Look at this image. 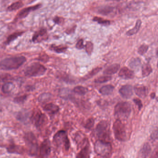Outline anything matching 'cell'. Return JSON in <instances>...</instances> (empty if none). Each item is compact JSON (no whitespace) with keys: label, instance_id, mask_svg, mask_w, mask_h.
<instances>
[{"label":"cell","instance_id":"45","mask_svg":"<svg viewBox=\"0 0 158 158\" xmlns=\"http://www.w3.org/2000/svg\"><path fill=\"white\" fill-rule=\"evenodd\" d=\"M157 56H158V48L157 49Z\"/></svg>","mask_w":158,"mask_h":158},{"label":"cell","instance_id":"24","mask_svg":"<svg viewBox=\"0 0 158 158\" xmlns=\"http://www.w3.org/2000/svg\"><path fill=\"white\" fill-rule=\"evenodd\" d=\"M15 88V85L12 82L5 83L3 85L2 87V92L4 94H9L13 91Z\"/></svg>","mask_w":158,"mask_h":158},{"label":"cell","instance_id":"35","mask_svg":"<svg viewBox=\"0 0 158 158\" xmlns=\"http://www.w3.org/2000/svg\"><path fill=\"white\" fill-rule=\"evenodd\" d=\"M27 95L19 96L16 97L14 98V101L17 104H21L25 102V100L27 99Z\"/></svg>","mask_w":158,"mask_h":158},{"label":"cell","instance_id":"33","mask_svg":"<svg viewBox=\"0 0 158 158\" xmlns=\"http://www.w3.org/2000/svg\"><path fill=\"white\" fill-rule=\"evenodd\" d=\"M101 69H101V68H97L93 69L90 73H88L87 75H86V76L84 78V79L86 80L90 78H92V77H94L96 74L98 73V72L101 70Z\"/></svg>","mask_w":158,"mask_h":158},{"label":"cell","instance_id":"41","mask_svg":"<svg viewBox=\"0 0 158 158\" xmlns=\"http://www.w3.org/2000/svg\"><path fill=\"white\" fill-rule=\"evenodd\" d=\"M134 102L138 106L139 109L141 110L142 107H143V104H142L141 100L138 98H135V99H134Z\"/></svg>","mask_w":158,"mask_h":158},{"label":"cell","instance_id":"30","mask_svg":"<svg viewBox=\"0 0 158 158\" xmlns=\"http://www.w3.org/2000/svg\"><path fill=\"white\" fill-rule=\"evenodd\" d=\"M93 20L103 26H109L110 24V20L104 19L102 18L99 17H94L93 19Z\"/></svg>","mask_w":158,"mask_h":158},{"label":"cell","instance_id":"8","mask_svg":"<svg viewBox=\"0 0 158 158\" xmlns=\"http://www.w3.org/2000/svg\"><path fill=\"white\" fill-rule=\"evenodd\" d=\"M113 132L115 138L118 141L124 142L127 139L125 126L120 120L117 119L113 123Z\"/></svg>","mask_w":158,"mask_h":158},{"label":"cell","instance_id":"9","mask_svg":"<svg viewBox=\"0 0 158 158\" xmlns=\"http://www.w3.org/2000/svg\"><path fill=\"white\" fill-rule=\"evenodd\" d=\"M31 120L38 129L42 128L47 121V118L40 110H34L31 117Z\"/></svg>","mask_w":158,"mask_h":158},{"label":"cell","instance_id":"12","mask_svg":"<svg viewBox=\"0 0 158 158\" xmlns=\"http://www.w3.org/2000/svg\"><path fill=\"white\" fill-rule=\"evenodd\" d=\"M41 6V4H37L33 6H29L26 7L21 10L19 13L18 14L16 18L17 19H21L26 17L30 13L33 11L39 9Z\"/></svg>","mask_w":158,"mask_h":158},{"label":"cell","instance_id":"46","mask_svg":"<svg viewBox=\"0 0 158 158\" xmlns=\"http://www.w3.org/2000/svg\"><path fill=\"white\" fill-rule=\"evenodd\" d=\"M156 100H157V101H158V97L157 98Z\"/></svg>","mask_w":158,"mask_h":158},{"label":"cell","instance_id":"37","mask_svg":"<svg viewBox=\"0 0 158 158\" xmlns=\"http://www.w3.org/2000/svg\"><path fill=\"white\" fill-rule=\"evenodd\" d=\"M148 49V45H145V44L142 45V46L139 47V49H138V53L141 55H143L147 52Z\"/></svg>","mask_w":158,"mask_h":158},{"label":"cell","instance_id":"22","mask_svg":"<svg viewBox=\"0 0 158 158\" xmlns=\"http://www.w3.org/2000/svg\"><path fill=\"white\" fill-rule=\"evenodd\" d=\"M141 25H142V21L140 19H138L136 21V24H135V26L133 28L130 30L126 32V35L128 36H132V35H134L136 34V33L138 32L140 30V27H141Z\"/></svg>","mask_w":158,"mask_h":158},{"label":"cell","instance_id":"27","mask_svg":"<svg viewBox=\"0 0 158 158\" xmlns=\"http://www.w3.org/2000/svg\"><path fill=\"white\" fill-rule=\"evenodd\" d=\"M23 33H24V32L20 31V32H15V33L11 34V35L8 36V38L6 39V44H9L10 43L12 42V41L16 40L17 38L21 36Z\"/></svg>","mask_w":158,"mask_h":158},{"label":"cell","instance_id":"40","mask_svg":"<svg viewBox=\"0 0 158 158\" xmlns=\"http://www.w3.org/2000/svg\"><path fill=\"white\" fill-rule=\"evenodd\" d=\"M83 40L82 39L79 40L76 44V47L78 49H82L84 48Z\"/></svg>","mask_w":158,"mask_h":158},{"label":"cell","instance_id":"23","mask_svg":"<svg viewBox=\"0 0 158 158\" xmlns=\"http://www.w3.org/2000/svg\"><path fill=\"white\" fill-rule=\"evenodd\" d=\"M134 90L135 94L139 97L143 98L146 95L147 89L145 86H135Z\"/></svg>","mask_w":158,"mask_h":158},{"label":"cell","instance_id":"26","mask_svg":"<svg viewBox=\"0 0 158 158\" xmlns=\"http://www.w3.org/2000/svg\"><path fill=\"white\" fill-rule=\"evenodd\" d=\"M152 71V68L149 64H146L143 65L142 67V74L143 77H148L151 74Z\"/></svg>","mask_w":158,"mask_h":158},{"label":"cell","instance_id":"13","mask_svg":"<svg viewBox=\"0 0 158 158\" xmlns=\"http://www.w3.org/2000/svg\"><path fill=\"white\" fill-rule=\"evenodd\" d=\"M90 153V144L88 141L86 140L81 151L77 155V158H89Z\"/></svg>","mask_w":158,"mask_h":158},{"label":"cell","instance_id":"5","mask_svg":"<svg viewBox=\"0 0 158 158\" xmlns=\"http://www.w3.org/2000/svg\"><path fill=\"white\" fill-rule=\"evenodd\" d=\"M96 133L98 140L109 142L110 139V132L108 122L105 120L100 122L96 128Z\"/></svg>","mask_w":158,"mask_h":158},{"label":"cell","instance_id":"17","mask_svg":"<svg viewBox=\"0 0 158 158\" xmlns=\"http://www.w3.org/2000/svg\"><path fill=\"white\" fill-rule=\"evenodd\" d=\"M44 109L48 114L51 115L56 114L59 110V108L58 106L52 103L47 104L44 106Z\"/></svg>","mask_w":158,"mask_h":158},{"label":"cell","instance_id":"10","mask_svg":"<svg viewBox=\"0 0 158 158\" xmlns=\"http://www.w3.org/2000/svg\"><path fill=\"white\" fill-rule=\"evenodd\" d=\"M51 144L48 139L44 140L40 147V155L43 158H47L51 154Z\"/></svg>","mask_w":158,"mask_h":158},{"label":"cell","instance_id":"6","mask_svg":"<svg viewBox=\"0 0 158 158\" xmlns=\"http://www.w3.org/2000/svg\"><path fill=\"white\" fill-rule=\"evenodd\" d=\"M131 111V105L128 102L118 103L115 107L114 112L116 117L119 119H126L130 116Z\"/></svg>","mask_w":158,"mask_h":158},{"label":"cell","instance_id":"15","mask_svg":"<svg viewBox=\"0 0 158 158\" xmlns=\"http://www.w3.org/2000/svg\"><path fill=\"white\" fill-rule=\"evenodd\" d=\"M119 76L124 79H133L134 77V73L127 67H123L120 70Z\"/></svg>","mask_w":158,"mask_h":158},{"label":"cell","instance_id":"19","mask_svg":"<svg viewBox=\"0 0 158 158\" xmlns=\"http://www.w3.org/2000/svg\"><path fill=\"white\" fill-rule=\"evenodd\" d=\"M120 66L118 64H114L111 65L107 68L105 71H104V74L105 75H112L117 73L119 69Z\"/></svg>","mask_w":158,"mask_h":158},{"label":"cell","instance_id":"32","mask_svg":"<svg viewBox=\"0 0 158 158\" xmlns=\"http://www.w3.org/2000/svg\"><path fill=\"white\" fill-rule=\"evenodd\" d=\"M111 79V77L109 76H103L99 77L98 78L96 79L95 82L97 83H103L110 81Z\"/></svg>","mask_w":158,"mask_h":158},{"label":"cell","instance_id":"36","mask_svg":"<svg viewBox=\"0 0 158 158\" xmlns=\"http://www.w3.org/2000/svg\"><path fill=\"white\" fill-rule=\"evenodd\" d=\"M94 119L92 118L88 119L86 121V123L85 125V127L88 130H90L94 126Z\"/></svg>","mask_w":158,"mask_h":158},{"label":"cell","instance_id":"29","mask_svg":"<svg viewBox=\"0 0 158 158\" xmlns=\"http://www.w3.org/2000/svg\"><path fill=\"white\" fill-rule=\"evenodd\" d=\"M50 48H51V50H53L56 52L61 53L65 52L67 51L68 47L66 46H62V45L56 46L55 45H52Z\"/></svg>","mask_w":158,"mask_h":158},{"label":"cell","instance_id":"1","mask_svg":"<svg viewBox=\"0 0 158 158\" xmlns=\"http://www.w3.org/2000/svg\"><path fill=\"white\" fill-rule=\"evenodd\" d=\"M26 62V58L23 56L8 57L1 61L0 68L4 70L16 69Z\"/></svg>","mask_w":158,"mask_h":158},{"label":"cell","instance_id":"18","mask_svg":"<svg viewBox=\"0 0 158 158\" xmlns=\"http://www.w3.org/2000/svg\"><path fill=\"white\" fill-rule=\"evenodd\" d=\"M116 12V8L113 6H105L101 7L98 10V12L101 15L108 16L114 14Z\"/></svg>","mask_w":158,"mask_h":158},{"label":"cell","instance_id":"11","mask_svg":"<svg viewBox=\"0 0 158 158\" xmlns=\"http://www.w3.org/2000/svg\"><path fill=\"white\" fill-rule=\"evenodd\" d=\"M48 39L47 30L45 29H41L36 31L32 37V41L35 43H40Z\"/></svg>","mask_w":158,"mask_h":158},{"label":"cell","instance_id":"34","mask_svg":"<svg viewBox=\"0 0 158 158\" xmlns=\"http://www.w3.org/2000/svg\"><path fill=\"white\" fill-rule=\"evenodd\" d=\"M85 51L88 55H91L93 52L94 45L91 42H87L85 44Z\"/></svg>","mask_w":158,"mask_h":158},{"label":"cell","instance_id":"14","mask_svg":"<svg viewBox=\"0 0 158 158\" xmlns=\"http://www.w3.org/2000/svg\"><path fill=\"white\" fill-rule=\"evenodd\" d=\"M119 93L124 98H130L133 94L132 87L129 85H123L120 89Z\"/></svg>","mask_w":158,"mask_h":158},{"label":"cell","instance_id":"25","mask_svg":"<svg viewBox=\"0 0 158 158\" xmlns=\"http://www.w3.org/2000/svg\"><path fill=\"white\" fill-rule=\"evenodd\" d=\"M23 2L21 1H18V2H15L13 3L12 4L10 5L8 7H7V10L8 11H16V10H18L20 9L21 7L23 6Z\"/></svg>","mask_w":158,"mask_h":158},{"label":"cell","instance_id":"28","mask_svg":"<svg viewBox=\"0 0 158 158\" xmlns=\"http://www.w3.org/2000/svg\"><path fill=\"white\" fill-rule=\"evenodd\" d=\"M141 65V60L139 58H133L130 61L129 65L134 69H138Z\"/></svg>","mask_w":158,"mask_h":158},{"label":"cell","instance_id":"31","mask_svg":"<svg viewBox=\"0 0 158 158\" xmlns=\"http://www.w3.org/2000/svg\"><path fill=\"white\" fill-rule=\"evenodd\" d=\"M73 91L76 94H78L81 95H83L87 93L88 90L87 88L83 87V86H77L74 88Z\"/></svg>","mask_w":158,"mask_h":158},{"label":"cell","instance_id":"39","mask_svg":"<svg viewBox=\"0 0 158 158\" xmlns=\"http://www.w3.org/2000/svg\"><path fill=\"white\" fill-rule=\"evenodd\" d=\"M51 97V95L49 94H43L41 95L39 99L40 102H44L49 99Z\"/></svg>","mask_w":158,"mask_h":158},{"label":"cell","instance_id":"20","mask_svg":"<svg viewBox=\"0 0 158 158\" xmlns=\"http://www.w3.org/2000/svg\"><path fill=\"white\" fill-rule=\"evenodd\" d=\"M114 89V86L111 85H107L102 86L99 90V92L104 95H108L112 94Z\"/></svg>","mask_w":158,"mask_h":158},{"label":"cell","instance_id":"21","mask_svg":"<svg viewBox=\"0 0 158 158\" xmlns=\"http://www.w3.org/2000/svg\"><path fill=\"white\" fill-rule=\"evenodd\" d=\"M151 151V147L148 143H145L140 150V154L143 158H146L150 154Z\"/></svg>","mask_w":158,"mask_h":158},{"label":"cell","instance_id":"16","mask_svg":"<svg viewBox=\"0 0 158 158\" xmlns=\"http://www.w3.org/2000/svg\"><path fill=\"white\" fill-rule=\"evenodd\" d=\"M6 150L10 154H22L25 151L24 147L17 145H10L6 148Z\"/></svg>","mask_w":158,"mask_h":158},{"label":"cell","instance_id":"44","mask_svg":"<svg viewBox=\"0 0 158 158\" xmlns=\"http://www.w3.org/2000/svg\"><path fill=\"white\" fill-rule=\"evenodd\" d=\"M151 97L152 98H154L155 97V94H152L151 95Z\"/></svg>","mask_w":158,"mask_h":158},{"label":"cell","instance_id":"38","mask_svg":"<svg viewBox=\"0 0 158 158\" xmlns=\"http://www.w3.org/2000/svg\"><path fill=\"white\" fill-rule=\"evenodd\" d=\"M53 21L56 24L61 26L64 24V19L63 18V17H61L56 16L53 19Z\"/></svg>","mask_w":158,"mask_h":158},{"label":"cell","instance_id":"42","mask_svg":"<svg viewBox=\"0 0 158 158\" xmlns=\"http://www.w3.org/2000/svg\"><path fill=\"white\" fill-rule=\"evenodd\" d=\"M150 158H158V148L153 152Z\"/></svg>","mask_w":158,"mask_h":158},{"label":"cell","instance_id":"7","mask_svg":"<svg viewBox=\"0 0 158 158\" xmlns=\"http://www.w3.org/2000/svg\"><path fill=\"white\" fill-rule=\"evenodd\" d=\"M46 71V68L41 64L33 63L26 68L25 75L28 77H36L42 76Z\"/></svg>","mask_w":158,"mask_h":158},{"label":"cell","instance_id":"47","mask_svg":"<svg viewBox=\"0 0 158 158\" xmlns=\"http://www.w3.org/2000/svg\"><path fill=\"white\" fill-rule=\"evenodd\" d=\"M42 158L41 157H39V158Z\"/></svg>","mask_w":158,"mask_h":158},{"label":"cell","instance_id":"3","mask_svg":"<svg viewBox=\"0 0 158 158\" xmlns=\"http://www.w3.org/2000/svg\"><path fill=\"white\" fill-rule=\"evenodd\" d=\"M53 143L58 148H61L65 151H69L70 147V141L67 133L64 131L57 132L53 137Z\"/></svg>","mask_w":158,"mask_h":158},{"label":"cell","instance_id":"2","mask_svg":"<svg viewBox=\"0 0 158 158\" xmlns=\"http://www.w3.org/2000/svg\"><path fill=\"white\" fill-rule=\"evenodd\" d=\"M95 153L103 158H109L112 153V147L111 143L106 141L98 140L94 144Z\"/></svg>","mask_w":158,"mask_h":158},{"label":"cell","instance_id":"4","mask_svg":"<svg viewBox=\"0 0 158 158\" xmlns=\"http://www.w3.org/2000/svg\"><path fill=\"white\" fill-rule=\"evenodd\" d=\"M24 138L28 154L31 156H36L39 150V144L35 135L29 132L25 134Z\"/></svg>","mask_w":158,"mask_h":158},{"label":"cell","instance_id":"48","mask_svg":"<svg viewBox=\"0 0 158 158\" xmlns=\"http://www.w3.org/2000/svg\"><path fill=\"white\" fill-rule=\"evenodd\" d=\"M157 66H158V62Z\"/></svg>","mask_w":158,"mask_h":158},{"label":"cell","instance_id":"43","mask_svg":"<svg viewBox=\"0 0 158 158\" xmlns=\"http://www.w3.org/2000/svg\"><path fill=\"white\" fill-rule=\"evenodd\" d=\"M107 1H117V2H119V1H122V0H106Z\"/></svg>","mask_w":158,"mask_h":158}]
</instances>
